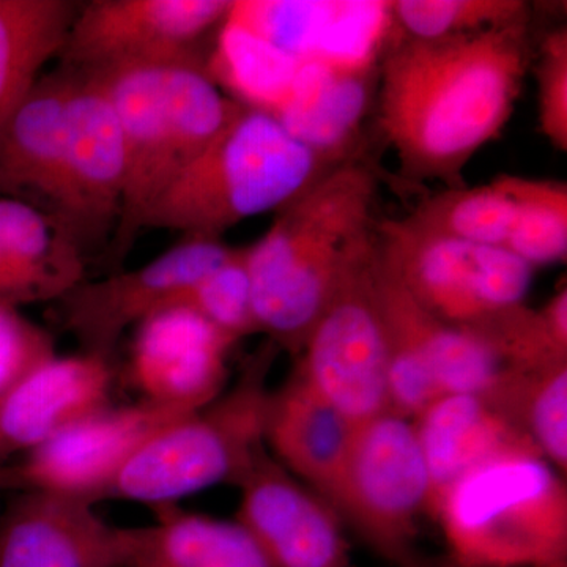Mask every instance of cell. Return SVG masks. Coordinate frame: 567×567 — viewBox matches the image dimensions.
<instances>
[{"mask_svg":"<svg viewBox=\"0 0 567 567\" xmlns=\"http://www.w3.org/2000/svg\"><path fill=\"white\" fill-rule=\"evenodd\" d=\"M0 301L18 306L21 303H35L33 295L20 275L11 267L9 259L0 246Z\"/></svg>","mask_w":567,"mask_h":567,"instance_id":"obj_34","label":"cell"},{"mask_svg":"<svg viewBox=\"0 0 567 567\" xmlns=\"http://www.w3.org/2000/svg\"><path fill=\"white\" fill-rule=\"evenodd\" d=\"M402 35L439 40L529 20L520 0H395L390 2Z\"/></svg>","mask_w":567,"mask_h":567,"instance_id":"obj_30","label":"cell"},{"mask_svg":"<svg viewBox=\"0 0 567 567\" xmlns=\"http://www.w3.org/2000/svg\"><path fill=\"white\" fill-rule=\"evenodd\" d=\"M379 85V69L306 63L274 117L287 133L331 164L357 158L361 122Z\"/></svg>","mask_w":567,"mask_h":567,"instance_id":"obj_23","label":"cell"},{"mask_svg":"<svg viewBox=\"0 0 567 567\" xmlns=\"http://www.w3.org/2000/svg\"><path fill=\"white\" fill-rule=\"evenodd\" d=\"M71 85L73 73L65 69L40 78L0 130V192L35 196L59 224Z\"/></svg>","mask_w":567,"mask_h":567,"instance_id":"obj_22","label":"cell"},{"mask_svg":"<svg viewBox=\"0 0 567 567\" xmlns=\"http://www.w3.org/2000/svg\"><path fill=\"white\" fill-rule=\"evenodd\" d=\"M413 424L431 481V517L447 488L480 466L509 456L543 457L481 394L440 395Z\"/></svg>","mask_w":567,"mask_h":567,"instance_id":"obj_20","label":"cell"},{"mask_svg":"<svg viewBox=\"0 0 567 567\" xmlns=\"http://www.w3.org/2000/svg\"><path fill=\"white\" fill-rule=\"evenodd\" d=\"M0 567H125L123 527L85 499L25 491L0 522Z\"/></svg>","mask_w":567,"mask_h":567,"instance_id":"obj_16","label":"cell"},{"mask_svg":"<svg viewBox=\"0 0 567 567\" xmlns=\"http://www.w3.org/2000/svg\"><path fill=\"white\" fill-rule=\"evenodd\" d=\"M334 166L274 115L241 104L210 147L153 200L141 229L221 240L230 227L278 212Z\"/></svg>","mask_w":567,"mask_h":567,"instance_id":"obj_3","label":"cell"},{"mask_svg":"<svg viewBox=\"0 0 567 567\" xmlns=\"http://www.w3.org/2000/svg\"><path fill=\"white\" fill-rule=\"evenodd\" d=\"M417 567H457V566H453V565H451V563H447L446 566H424V565H421V566H417Z\"/></svg>","mask_w":567,"mask_h":567,"instance_id":"obj_36","label":"cell"},{"mask_svg":"<svg viewBox=\"0 0 567 567\" xmlns=\"http://www.w3.org/2000/svg\"><path fill=\"white\" fill-rule=\"evenodd\" d=\"M54 353V342L43 328L25 319L17 306L0 301V398Z\"/></svg>","mask_w":567,"mask_h":567,"instance_id":"obj_33","label":"cell"},{"mask_svg":"<svg viewBox=\"0 0 567 567\" xmlns=\"http://www.w3.org/2000/svg\"><path fill=\"white\" fill-rule=\"evenodd\" d=\"M181 415L144 401L104 405L25 454L17 465L20 487L96 505L110 498L115 481L141 446Z\"/></svg>","mask_w":567,"mask_h":567,"instance_id":"obj_12","label":"cell"},{"mask_svg":"<svg viewBox=\"0 0 567 567\" xmlns=\"http://www.w3.org/2000/svg\"><path fill=\"white\" fill-rule=\"evenodd\" d=\"M9 487H20V477H18L17 465L0 466V491Z\"/></svg>","mask_w":567,"mask_h":567,"instance_id":"obj_35","label":"cell"},{"mask_svg":"<svg viewBox=\"0 0 567 567\" xmlns=\"http://www.w3.org/2000/svg\"><path fill=\"white\" fill-rule=\"evenodd\" d=\"M528 21L439 40L395 37L388 47L377 117L405 181L465 186L466 164L516 110L532 66Z\"/></svg>","mask_w":567,"mask_h":567,"instance_id":"obj_1","label":"cell"},{"mask_svg":"<svg viewBox=\"0 0 567 567\" xmlns=\"http://www.w3.org/2000/svg\"><path fill=\"white\" fill-rule=\"evenodd\" d=\"M0 246L35 301H58L84 281V256L69 233L35 205L0 196Z\"/></svg>","mask_w":567,"mask_h":567,"instance_id":"obj_25","label":"cell"},{"mask_svg":"<svg viewBox=\"0 0 567 567\" xmlns=\"http://www.w3.org/2000/svg\"><path fill=\"white\" fill-rule=\"evenodd\" d=\"M431 481L415 424L383 412L357 425L330 506L379 557L398 567L423 565L416 543L427 516Z\"/></svg>","mask_w":567,"mask_h":567,"instance_id":"obj_7","label":"cell"},{"mask_svg":"<svg viewBox=\"0 0 567 567\" xmlns=\"http://www.w3.org/2000/svg\"><path fill=\"white\" fill-rule=\"evenodd\" d=\"M173 65L178 63H134L85 74L106 92L125 145L126 181L115 227V256L132 248L134 237L141 230L142 216L162 192L166 141L164 81L167 69Z\"/></svg>","mask_w":567,"mask_h":567,"instance_id":"obj_18","label":"cell"},{"mask_svg":"<svg viewBox=\"0 0 567 567\" xmlns=\"http://www.w3.org/2000/svg\"><path fill=\"white\" fill-rule=\"evenodd\" d=\"M409 218L423 229L443 237L505 248L516 218V207L509 194L494 178L487 185H465L425 197Z\"/></svg>","mask_w":567,"mask_h":567,"instance_id":"obj_28","label":"cell"},{"mask_svg":"<svg viewBox=\"0 0 567 567\" xmlns=\"http://www.w3.org/2000/svg\"><path fill=\"white\" fill-rule=\"evenodd\" d=\"M125 567H270L237 520L183 509L155 507V518L123 527Z\"/></svg>","mask_w":567,"mask_h":567,"instance_id":"obj_24","label":"cell"},{"mask_svg":"<svg viewBox=\"0 0 567 567\" xmlns=\"http://www.w3.org/2000/svg\"><path fill=\"white\" fill-rule=\"evenodd\" d=\"M279 352L265 342L233 386L156 431L115 481L110 498L155 509L218 484L235 486L265 446L268 377Z\"/></svg>","mask_w":567,"mask_h":567,"instance_id":"obj_5","label":"cell"},{"mask_svg":"<svg viewBox=\"0 0 567 567\" xmlns=\"http://www.w3.org/2000/svg\"><path fill=\"white\" fill-rule=\"evenodd\" d=\"M226 0H96L80 7L59 58L65 70L100 73L134 63L204 62L196 43L221 24Z\"/></svg>","mask_w":567,"mask_h":567,"instance_id":"obj_9","label":"cell"},{"mask_svg":"<svg viewBox=\"0 0 567 567\" xmlns=\"http://www.w3.org/2000/svg\"><path fill=\"white\" fill-rule=\"evenodd\" d=\"M379 177L360 158L331 167L248 246L259 333L300 354L344 278L375 241Z\"/></svg>","mask_w":567,"mask_h":567,"instance_id":"obj_2","label":"cell"},{"mask_svg":"<svg viewBox=\"0 0 567 567\" xmlns=\"http://www.w3.org/2000/svg\"><path fill=\"white\" fill-rule=\"evenodd\" d=\"M375 246L382 262L417 303L473 334L525 305L535 271L505 248L443 237L409 216L377 221Z\"/></svg>","mask_w":567,"mask_h":567,"instance_id":"obj_6","label":"cell"},{"mask_svg":"<svg viewBox=\"0 0 567 567\" xmlns=\"http://www.w3.org/2000/svg\"><path fill=\"white\" fill-rule=\"evenodd\" d=\"M238 339L183 306L142 320L130 352V380L141 401L175 413L210 404L226 390Z\"/></svg>","mask_w":567,"mask_h":567,"instance_id":"obj_14","label":"cell"},{"mask_svg":"<svg viewBox=\"0 0 567 567\" xmlns=\"http://www.w3.org/2000/svg\"><path fill=\"white\" fill-rule=\"evenodd\" d=\"M235 251L218 238L186 237L136 270L78 284L58 300L59 323L84 352L111 357L126 330L173 305L183 290Z\"/></svg>","mask_w":567,"mask_h":567,"instance_id":"obj_10","label":"cell"},{"mask_svg":"<svg viewBox=\"0 0 567 567\" xmlns=\"http://www.w3.org/2000/svg\"><path fill=\"white\" fill-rule=\"evenodd\" d=\"M540 133L559 152L567 151V31L547 33L536 63Z\"/></svg>","mask_w":567,"mask_h":567,"instance_id":"obj_32","label":"cell"},{"mask_svg":"<svg viewBox=\"0 0 567 567\" xmlns=\"http://www.w3.org/2000/svg\"><path fill=\"white\" fill-rule=\"evenodd\" d=\"M357 425L295 368L268 398L264 442L290 475L330 505Z\"/></svg>","mask_w":567,"mask_h":567,"instance_id":"obj_19","label":"cell"},{"mask_svg":"<svg viewBox=\"0 0 567 567\" xmlns=\"http://www.w3.org/2000/svg\"><path fill=\"white\" fill-rule=\"evenodd\" d=\"M235 520L270 567H353L333 507L290 475L264 446L240 480Z\"/></svg>","mask_w":567,"mask_h":567,"instance_id":"obj_13","label":"cell"},{"mask_svg":"<svg viewBox=\"0 0 567 567\" xmlns=\"http://www.w3.org/2000/svg\"><path fill=\"white\" fill-rule=\"evenodd\" d=\"M374 246L347 271L301 350L305 379L360 424L388 412V336L371 278Z\"/></svg>","mask_w":567,"mask_h":567,"instance_id":"obj_8","label":"cell"},{"mask_svg":"<svg viewBox=\"0 0 567 567\" xmlns=\"http://www.w3.org/2000/svg\"><path fill=\"white\" fill-rule=\"evenodd\" d=\"M565 475L539 456L496 458L435 507L457 567H567Z\"/></svg>","mask_w":567,"mask_h":567,"instance_id":"obj_4","label":"cell"},{"mask_svg":"<svg viewBox=\"0 0 567 567\" xmlns=\"http://www.w3.org/2000/svg\"><path fill=\"white\" fill-rule=\"evenodd\" d=\"M481 395L566 476L567 360L527 369L503 368L491 390Z\"/></svg>","mask_w":567,"mask_h":567,"instance_id":"obj_27","label":"cell"},{"mask_svg":"<svg viewBox=\"0 0 567 567\" xmlns=\"http://www.w3.org/2000/svg\"><path fill=\"white\" fill-rule=\"evenodd\" d=\"M227 21L303 63L377 70L395 39L390 2H233Z\"/></svg>","mask_w":567,"mask_h":567,"instance_id":"obj_11","label":"cell"},{"mask_svg":"<svg viewBox=\"0 0 567 567\" xmlns=\"http://www.w3.org/2000/svg\"><path fill=\"white\" fill-rule=\"evenodd\" d=\"M110 357L51 354L0 398V457L29 454L71 424L110 404Z\"/></svg>","mask_w":567,"mask_h":567,"instance_id":"obj_17","label":"cell"},{"mask_svg":"<svg viewBox=\"0 0 567 567\" xmlns=\"http://www.w3.org/2000/svg\"><path fill=\"white\" fill-rule=\"evenodd\" d=\"M371 278L386 334L395 344L416 354L447 393L486 394L502 361L477 336L443 322L417 303L374 249Z\"/></svg>","mask_w":567,"mask_h":567,"instance_id":"obj_21","label":"cell"},{"mask_svg":"<svg viewBox=\"0 0 567 567\" xmlns=\"http://www.w3.org/2000/svg\"><path fill=\"white\" fill-rule=\"evenodd\" d=\"M78 10L66 0H0V130L61 52Z\"/></svg>","mask_w":567,"mask_h":567,"instance_id":"obj_26","label":"cell"},{"mask_svg":"<svg viewBox=\"0 0 567 567\" xmlns=\"http://www.w3.org/2000/svg\"><path fill=\"white\" fill-rule=\"evenodd\" d=\"M71 73L61 224L84 251L85 245L117 227L126 158L121 125L106 92L93 78Z\"/></svg>","mask_w":567,"mask_h":567,"instance_id":"obj_15","label":"cell"},{"mask_svg":"<svg viewBox=\"0 0 567 567\" xmlns=\"http://www.w3.org/2000/svg\"><path fill=\"white\" fill-rule=\"evenodd\" d=\"M171 306L192 309L238 341L259 333L254 315L248 246L237 248L233 257L183 290Z\"/></svg>","mask_w":567,"mask_h":567,"instance_id":"obj_31","label":"cell"},{"mask_svg":"<svg viewBox=\"0 0 567 567\" xmlns=\"http://www.w3.org/2000/svg\"><path fill=\"white\" fill-rule=\"evenodd\" d=\"M516 207L507 251L533 268L566 262V182L499 175L496 177Z\"/></svg>","mask_w":567,"mask_h":567,"instance_id":"obj_29","label":"cell"}]
</instances>
